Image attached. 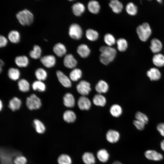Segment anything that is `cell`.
<instances>
[{
  "mask_svg": "<svg viewBox=\"0 0 164 164\" xmlns=\"http://www.w3.org/2000/svg\"><path fill=\"white\" fill-rule=\"evenodd\" d=\"M101 53L100 56L101 62L105 65H107L114 59L116 54V50L110 46H102L100 49Z\"/></svg>",
  "mask_w": 164,
  "mask_h": 164,
  "instance_id": "1",
  "label": "cell"
},
{
  "mask_svg": "<svg viewBox=\"0 0 164 164\" xmlns=\"http://www.w3.org/2000/svg\"><path fill=\"white\" fill-rule=\"evenodd\" d=\"M77 89L79 93L85 96L88 95L91 91L90 84L85 80H82L77 85Z\"/></svg>",
  "mask_w": 164,
  "mask_h": 164,
  "instance_id": "7",
  "label": "cell"
},
{
  "mask_svg": "<svg viewBox=\"0 0 164 164\" xmlns=\"http://www.w3.org/2000/svg\"><path fill=\"white\" fill-rule=\"evenodd\" d=\"M19 22L23 26L29 25L33 22V15L27 9H24L19 12L16 15Z\"/></svg>",
  "mask_w": 164,
  "mask_h": 164,
  "instance_id": "3",
  "label": "cell"
},
{
  "mask_svg": "<svg viewBox=\"0 0 164 164\" xmlns=\"http://www.w3.org/2000/svg\"><path fill=\"white\" fill-rule=\"evenodd\" d=\"M69 34L70 36L72 39H79L82 36V29L78 24L76 23L73 24L69 28Z\"/></svg>",
  "mask_w": 164,
  "mask_h": 164,
  "instance_id": "6",
  "label": "cell"
},
{
  "mask_svg": "<svg viewBox=\"0 0 164 164\" xmlns=\"http://www.w3.org/2000/svg\"><path fill=\"white\" fill-rule=\"evenodd\" d=\"M57 78L60 83L66 87H69L71 86L70 79L61 71L57 70L56 72Z\"/></svg>",
  "mask_w": 164,
  "mask_h": 164,
  "instance_id": "9",
  "label": "cell"
},
{
  "mask_svg": "<svg viewBox=\"0 0 164 164\" xmlns=\"http://www.w3.org/2000/svg\"><path fill=\"white\" fill-rule=\"evenodd\" d=\"M34 127L36 132L39 134H43L46 131V128L42 121L37 119H34L33 121Z\"/></svg>",
  "mask_w": 164,
  "mask_h": 164,
  "instance_id": "29",
  "label": "cell"
},
{
  "mask_svg": "<svg viewBox=\"0 0 164 164\" xmlns=\"http://www.w3.org/2000/svg\"><path fill=\"white\" fill-rule=\"evenodd\" d=\"M136 32L139 39L143 42L146 41L152 34V30L149 24L144 22L136 28Z\"/></svg>",
  "mask_w": 164,
  "mask_h": 164,
  "instance_id": "4",
  "label": "cell"
},
{
  "mask_svg": "<svg viewBox=\"0 0 164 164\" xmlns=\"http://www.w3.org/2000/svg\"><path fill=\"white\" fill-rule=\"evenodd\" d=\"M104 41L108 46H111L115 44V39L114 36L111 34H106L104 36Z\"/></svg>",
  "mask_w": 164,
  "mask_h": 164,
  "instance_id": "43",
  "label": "cell"
},
{
  "mask_svg": "<svg viewBox=\"0 0 164 164\" xmlns=\"http://www.w3.org/2000/svg\"><path fill=\"white\" fill-rule=\"evenodd\" d=\"M21 105V101L16 97L10 100L9 102V107L13 111L19 110Z\"/></svg>",
  "mask_w": 164,
  "mask_h": 164,
  "instance_id": "25",
  "label": "cell"
},
{
  "mask_svg": "<svg viewBox=\"0 0 164 164\" xmlns=\"http://www.w3.org/2000/svg\"><path fill=\"white\" fill-rule=\"evenodd\" d=\"M110 112L114 117H119L122 114V109L119 105L115 104L112 105L110 109Z\"/></svg>",
  "mask_w": 164,
  "mask_h": 164,
  "instance_id": "36",
  "label": "cell"
},
{
  "mask_svg": "<svg viewBox=\"0 0 164 164\" xmlns=\"http://www.w3.org/2000/svg\"><path fill=\"white\" fill-rule=\"evenodd\" d=\"M21 154L19 152L2 147L0 149V161L1 164H14L13 161L17 155Z\"/></svg>",
  "mask_w": 164,
  "mask_h": 164,
  "instance_id": "2",
  "label": "cell"
},
{
  "mask_svg": "<svg viewBox=\"0 0 164 164\" xmlns=\"http://www.w3.org/2000/svg\"><path fill=\"white\" fill-rule=\"evenodd\" d=\"M2 103L1 100H0V110L1 111L2 108Z\"/></svg>",
  "mask_w": 164,
  "mask_h": 164,
  "instance_id": "52",
  "label": "cell"
},
{
  "mask_svg": "<svg viewBox=\"0 0 164 164\" xmlns=\"http://www.w3.org/2000/svg\"><path fill=\"white\" fill-rule=\"evenodd\" d=\"M112 164H122V163L118 161H116L114 162Z\"/></svg>",
  "mask_w": 164,
  "mask_h": 164,
  "instance_id": "50",
  "label": "cell"
},
{
  "mask_svg": "<svg viewBox=\"0 0 164 164\" xmlns=\"http://www.w3.org/2000/svg\"><path fill=\"white\" fill-rule=\"evenodd\" d=\"M145 155L147 159L155 161H160L163 158L161 154L152 150H149L145 151Z\"/></svg>",
  "mask_w": 164,
  "mask_h": 164,
  "instance_id": "12",
  "label": "cell"
},
{
  "mask_svg": "<svg viewBox=\"0 0 164 164\" xmlns=\"http://www.w3.org/2000/svg\"><path fill=\"white\" fill-rule=\"evenodd\" d=\"M162 44L159 39L153 38L151 40L150 48L152 53L155 54L159 53L162 50Z\"/></svg>",
  "mask_w": 164,
  "mask_h": 164,
  "instance_id": "14",
  "label": "cell"
},
{
  "mask_svg": "<svg viewBox=\"0 0 164 164\" xmlns=\"http://www.w3.org/2000/svg\"><path fill=\"white\" fill-rule=\"evenodd\" d=\"M72 8L73 13L77 16L80 15L85 9L84 5L80 2H77L73 4Z\"/></svg>",
  "mask_w": 164,
  "mask_h": 164,
  "instance_id": "26",
  "label": "cell"
},
{
  "mask_svg": "<svg viewBox=\"0 0 164 164\" xmlns=\"http://www.w3.org/2000/svg\"><path fill=\"white\" fill-rule=\"evenodd\" d=\"M87 7L91 12L95 14L97 13L100 9V6L98 2L95 0L90 1L88 4Z\"/></svg>",
  "mask_w": 164,
  "mask_h": 164,
  "instance_id": "28",
  "label": "cell"
},
{
  "mask_svg": "<svg viewBox=\"0 0 164 164\" xmlns=\"http://www.w3.org/2000/svg\"><path fill=\"white\" fill-rule=\"evenodd\" d=\"M157 1L159 3H161V2H162V0H157Z\"/></svg>",
  "mask_w": 164,
  "mask_h": 164,
  "instance_id": "53",
  "label": "cell"
},
{
  "mask_svg": "<svg viewBox=\"0 0 164 164\" xmlns=\"http://www.w3.org/2000/svg\"><path fill=\"white\" fill-rule=\"evenodd\" d=\"M32 87L34 90H38L40 92L44 91L46 88L45 84L41 81L39 80L33 82Z\"/></svg>",
  "mask_w": 164,
  "mask_h": 164,
  "instance_id": "42",
  "label": "cell"
},
{
  "mask_svg": "<svg viewBox=\"0 0 164 164\" xmlns=\"http://www.w3.org/2000/svg\"><path fill=\"white\" fill-rule=\"evenodd\" d=\"M3 64H4V62L3 61L1 60H0V67H1V66H3Z\"/></svg>",
  "mask_w": 164,
  "mask_h": 164,
  "instance_id": "51",
  "label": "cell"
},
{
  "mask_svg": "<svg viewBox=\"0 0 164 164\" xmlns=\"http://www.w3.org/2000/svg\"><path fill=\"white\" fill-rule=\"evenodd\" d=\"M94 104L98 106H104L106 103V99L104 97L100 94L95 95L93 99Z\"/></svg>",
  "mask_w": 164,
  "mask_h": 164,
  "instance_id": "30",
  "label": "cell"
},
{
  "mask_svg": "<svg viewBox=\"0 0 164 164\" xmlns=\"http://www.w3.org/2000/svg\"><path fill=\"white\" fill-rule=\"evenodd\" d=\"M135 117L136 120L142 122L145 124L147 123L148 122V118L147 116L141 112L138 111L136 112Z\"/></svg>",
  "mask_w": 164,
  "mask_h": 164,
  "instance_id": "44",
  "label": "cell"
},
{
  "mask_svg": "<svg viewBox=\"0 0 164 164\" xmlns=\"http://www.w3.org/2000/svg\"><path fill=\"white\" fill-rule=\"evenodd\" d=\"M96 91L99 94L105 93L108 89V84L104 81H99L95 87Z\"/></svg>",
  "mask_w": 164,
  "mask_h": 164,
  "instance_id": "23",
  "label": "cell"
},
{
  "mask_svg": "<svg viewBox=\"0 0 164 164\" xmlns=\"http://www.w3.org/2000/svg\"><path fill=\"white\" fill-rule=\"evenodd\" d=\"M117 48L121 52L125 51L128 46V43L126 40L124 38L118 39L117 41Z\"/></svg>",
  "mask_w": 164,
  "mask_h": 164,
  "instance_id": "41",
  "label": "cell"
},
{
  "mask_svg": "<svg viewBox=\"0 0 164 164\" xmlns=\"http://www.w3.org/2000/svg\"><path fill=\"white\" fill-rule=\"evenodd\" d=\"M8 36L10 41L12 43H17L20 40V34L19 32L16 30L10 31L8 33Z\"/></svg>",
  "mask_w": 164,
  "mask_h": 164,
  "instance_id": "32",
  "label": "cell"
},
{
  "mask_svg": "<svg viewBox=\"0 0 164 164\" xmlns=\"http://www.w3.org/2000/svg\"><path fill=\"white\" fill-rule=\"evenodd\" d=\"M157 129L160 134L164 137V123L159 124L157 126Z\"/></svg>",
  "mask_w": 164,
  "mask_h": 164,
  "instance_id": "47",
  "label": "cell"
},
{
  "mask_svg": "<svg viewBox=\"0 0 164 164\" xmlns=\"http://www.w3.org/2000/svg\"><path fill=\"white\" fill-rule=\"evenodd\" d=\"M18 85L19 90L21 91L27 92L29 90V84L24 79L20 80L18 82Z\"/></svg>",
  "mask_w": 164,
  "mask_h": 164,
  "instance_id": "38",
  "label": "cell"
},
{
  "mask_svg": "<svg viewBox=\"0 0 164 164\" xmlns=\"http://www.w3.org/2000/svg\"><path fill=\"white\" fill-rule=\"evenodd\" d=\"M13 162L14 164H26L27 159L25 156L21 154L15 158Z\"/></svg>",
  "mask_w": 164,
  "mask_h": 164,
  "instance_id": "45",
  "label": "cell"
},
{
  "mask_svg": "<svg viewBox=\"0 0 164 164\" xmlns=\"http://www.w3.org/2000/svg\"><path fill=\"white\" fill-rule=\"evenodd\" d=\"M8 75L10 79L13 80H16L19 78L20 73L18 69L10 68L8 70Z\"/></svg>",
  "mask_w": 164,
  "mask_h": 164,
  "instance_id": "37",
  "label": "cell"
},
{
  "mask_svg": "<svg viewBox=\"0 0 164 164\" xmlns=\"http://www.w3.org/2000/svg\"><path fill=\"white\" fill-rule=\"evenodd\" d=\"M58 164H72V159L70 156L66 154L60 155L57 160Z\"/></svg>",
  "mask_w": 164,
  "mask_h": 164,
  "instance_id": "31",
  "label": "cell"
},
{
  "mask_svg": "<svg viewBox=\"0 0 164 164\" xmlns=\"http://www.w3.org/2000/svg\"><path fill=\"white\" fill-rule=\"evenodd\" d=\"M105 137L107 141L111 143H115L117 142L120 138V134L116 130L110 129L106 132Z\"/></svg>",
  "mask_w": 164,
  "mask_h": 164,
  "instance_id": "8",
  "label": "cell"
},
{
  "mask_svg": "<svg viewBox=\"0 0 164 164\" xmlns=\"http://www.w3.org/2000/svg\"><path fill=\"white\" fill-rule=\"evenodd\" d=\"M82 159L84 164H94L95 157L94 154L90 152H84L82 156Z\"/></svg>",
  "mask_w": 164,
  "mask_h": 164,
  "instance_id": "15",
  "label": "cell"
},
{
  "mask_svg": "<svg viewBox=\"0 0 164 164\" xmlns=\"http://www.w3.org/2000/svg\"><path fill=\"white\" fill-rule=\"evenodd\" d=\"M147 75L151 80H157L161 76L159 70L155 67L152 68L148 70L147 72Z\"/></svg>",
  "mask_w": 164,
  "mask_h": 164,
  "instance_id": "16",
  "label": "cell"
},
{
  "mask_svg": "<svg viewBox=\"0 0 164 164\" xmlns=\"http://www.w3.org/2000/svg\"><path fill=\"white\" fill-rule=\"evenodd\" d=\"M63 118L65 122L68 123H71L75 121L76 116L73 111L71 110H67L64 112Z\"/></svg>",
  "mask_w": 164,
  "mask_h": 164,
  "instance_id": "27",
  "label": "cell"
},
{
  "mask_svg": "<svg viewBox=\"0 0 164 164\" xmlns=\"http://www.w3.org/2000/svg\"><path fill=\"white\" fill-rule=\"evenodd\" d=\"M153 63L156 66L161 67L164 66V55L160 53H156L153 57Z\"/></svg>",
  "mask_w": 164,
  "mask_h": 164,
  "instance_id": "22",
  "label": "cell"
},
{
  "mask_svg": "<svg viewBox=\"0 0 164 164\" xmlns=\"http://www.w3.org/2000/svg\"><path fill=\"white\" fill-rule=\"evenodd\" d=\"M41 52V50L40 46L38 45H35L33 46V50L29 52V55L32 58L37 59L40 57Z\"/></svg>",
  "mask_w": 164,
  "mask_h": 164,
  "instance_id": "33",
  "label": "cell"
},
{
  "mask_svg": "<svg viewBox=\"0 0 164 164\" xmlns=\"http://www.w3.org/2000/svg\"><path fill=\"white\" fill-rule=\"evenodd\" d=\"M133 122V124L138 129L142 130L144 129L145 124L143 122L136 119L134 120Z\"/></svg>",
  "mask_w": 164,
  "mask_h": 164,
  "instance_id": "46",
  "label": "cell"
},
{
  "mask_svg": "<svg viewBox=\"0 0 164 164\" xmlns=\"http://www.w3.org/2000/svg\"><path fill=\"white\" fill-rule=\"evenodd\" d=\"M63 104L67 107L72 108L74 106L75 100L73 96L70 93L66 94L63 97Z\"/></svg>",
  "mask_w": 164,
  "mask_h": 164,
  "instance_id": "19",
  "label": "cell"
},
{
  "mask_svg": "<svg viewBox=\"0 0 164 164\" xmlns=\"http://www.w3.org/2000/svg\"><path fill=\"white\" fill-rule=\"evenodd\" d=\"M63 64L65 67L69 68H73L77 65V61L73 55L69 54L65 56L63 60Z\"/></svg>",
  "mask_w": 164,
  "mask_h": 164,
  "instance_id": "11",
  "label": "cell"
},
{
  "mask_svg": "<svg viewBox=\"0 0 164 164\" xmlns=\"http://www.w3.org/2000/svg\"><path fill=\"white\" fill-rule=\"evenodd\" d=\"M109 6L113 11L116 13L121 12L123 8L122 4L117 0L111 1L109 4Z\"/></svg>",
  "mask_w": 164,
  "mask_h": 164,
  "instance_id": "21",
  "label": "cell"
},
{
  "mask_svg": "<svg viewBox=\"0 0 164 164\" xmlns=\"http://www.w3.org/2000/svg\"><path fill=\"white\" fill-rule=\"evenodd\" d=\"M160 146L161 149L164 151V140H163L161 142Z\"/></svg>",
  "mask_w": 164,
  "mask_h": 164,
  "instance_id": "49",
  "label": "cell"
},
{
  "mask_svg": "<svg viewBox=\"0 0 164 164\" xmlns=\"http://www.w3.org/2000/svg\"><path fill=\"white\" fill-rule=\"evenodd\" d=\"M7 38L4 36L1 35L0 36V47H1L5 46L7 43Z\"/></svg>",
  "mask_w": 164,
  "mask_h": 164,
  "instance_id": "48",
  "label": "cell"
},
{
  "mask_svg": "<svg viewBox=\"0 0 164 164\" xmlns=\"http://www.w3.org/2000/svg\"><path fill=\"white\" fill-rule=\"evenodd\" d=\"M82 74V71L80 69L75 68L70 73V78L73 81H77L81 78Z\"/></svg>",
  "mask_w": 164,
  "mask_h": 164,
  "instance_id": "35",
  "label": "cell"
},
{
  "mask_svg": "<svg viewBox=\"0 0 164 164\" xmlns=\"http://www.w3.org/2000/svg\"><path fill=\"white\" fill-rule=\"evenodd\" d=\"M78 105L81 110H88L91 105V102L89 99L85 96L80 97L78 101Z\"/></svg>",
  "mask_w": 164,
  "mask_h": 164,
  "instance_id": "13",
  "label": "cell"
},
{
  "mask_svg": "<svg viewBox=\"0 0 164 164\" xmlns=\"http://www.w3.org/2000/svg\"><path fill=\"white\" fill-rule=\"evenodd\" d=\"M35 75L38 80H46L47 73L46 70L42 68L37 69L35 72Z\"/></svg>",
  "mask_w": 164,
  "mask_h": 164,
  "instance_id": "40",
  "label": "cell"
},
{
  "mask_svg": "<svg viewBox=\"0 0 164 164\" xmlns=\"http://www.w3.org/2000/svg\"><path fill=\"white\" fill-rule=\"evenodd\" d=\"M77 52L79 55L82 58H86L89 55L90 50L88 46L85 44H81L78 46Z\"/></svg>",
  "mask_w": 164,
  "mask_h": 164,
  "instance_id": "20",
  "label": "cell"
},
{
  "mask_svg": "<svg viewBox=\"0 0 164 164\" xmlns=\"http://www.w3.org/2000/svg\"><path fill=\"white\" fill-rule=\"evenodd\" d=\"M86 35L87 38L91 41H95L98 37L97 32L92 29H89L86 31Z\"/></svg>",
  "mask_w": 164,
  "mask_h": 164,
  "instance_id": "39",
  "label": "cell"
},
{
  "mask_svg": "<svg viewBox=\"0 0 164 164\" xmlns=\"http://www.w3.org/2000/svg\"><path fill=\"white\" fill-rule=\"evenodd\" d=\"M96 155L98 159L101 162H107L109 158V154L105 149H102L99 150L97 152Z\"/></svg>",
  "mask_w": 164,
  "mask_h": 164,
  "instance_id": "17",
  "label": "cell"
},
{
  "mask_svg": "<svg viewBox=\"0 0 164 164\" xmlns=\"http://www.w3.org/2000/svg\"><path fill=\"white\" fill-rule=\"evenodd\" d=\"M125 9L127 12L131 15H136L138 12L137 6L132 2H129L127 4Z\"/></svg>",
  "mask_w": 164,
  "mask_h": 164,
  "instance_id": "34",
  "label": "cell"
},
{
  "mask_svg": "<svg viewBox=\"0 0 164 164\" xmlns=\"http://www.w3.org/2000/svg\"><path fill=\"white\" fill-rule=\"evenodd\" d=\"M40 60L43 65L47 68L53 66L56 63V58L52 55L44 56L41 58Z\"/></svg>",
  "mask_w": 164,
  "mask_h": 164,
  "instance_id": "10",
  "label": "cell"
},
{
  "mask_svg": "<svg viewBox=\"0 0 164 164\" xmlns=\"http://www.w3.org/2000/svg\"><path fill=\"white\" fill-rule=\"evenodd\" d=\"M15 62L18 67H25L27 66L29 63V60L26 56H18L15 57Z\"/></svg>",
  "mask_w": 164,
  "mask_h": 164,
  "instance_id": "24",
  "label": "cell"
},
{
  "mask_svg": "<svg viewBox=\"0 0 164 164\" xmlns=\"http://www.w3.org/2000/svg\"><path fill=\"white\" fill-rule=\"evenodd\" d=\"M53 50L55 54L59 57H61L64 55L67 51L65 46L60 43L55 44L53 47Z\"/></svg>",
  "mask_w": 164,
  "mask_h": 164,
  "instance_id": "18",
  "label": "cell"
},
{
  "mask_svg": "<svg viewBox=\"0 0 164 164\" xmlns=\"http://www.w3.org/2000/svg\"><path fill=\"white\" fill-rule=\"evenodd\" d=\"M26 104L28 108L30 110L38 109L41 106L40 99L34 94H31L27 98Z\"/></svg>",
  "mask_w": 164,
  "mask_h": 164,
  "instance_id": "5",
  "label": "cell"
}]
</instances>
